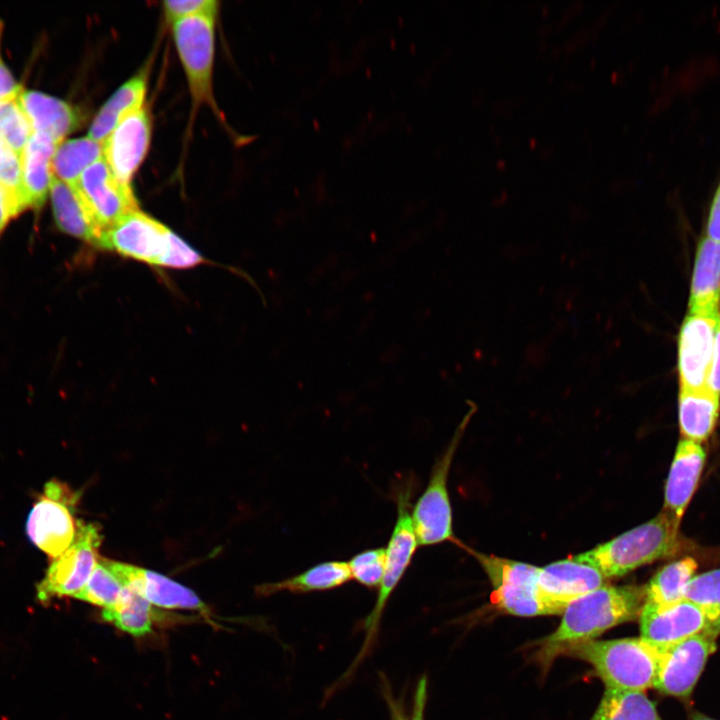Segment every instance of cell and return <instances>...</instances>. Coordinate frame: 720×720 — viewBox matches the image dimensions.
<instances>
[{"label": "cell", "mask_w": 720, "mask_h": 720, "mask_svg": "<svg viewBox=\"0 0 720 720\" xmlns=\"http://www.w3.org/2000/svg\"><path fill=\"white\" fill-rule=\"evenodd\" d=\"M0 184L4 185L17 195L29 208L25 199L21 181L20 155L0 135Z\"/></svg>", "instance_id": "obj_34"}, {"label": "cell", "mask_w": 720, "mask_h": 720, "mask_svg": "<svg viewBox=\"0 0 720 720\" xmlns=\"http://www.w3.org/2000/svg\"><path fill=\"white\" fill-rule=\"evenodd\" d=\"M717 637L715 634H702L661 648L654 688L666 695L688 698L708 657L716 649Z\"/></svg>", "instance_id": "obj_11"}, {"label": "cell", "mask_w": 720, "mask_h": 720, "mask_svg": "<svg viewBox=\"0 0 720 720\" xmlns=\"http://www.w3.org/2000/svg\"><path fill=\"white\" fill-rule=\"evenodd\" d=\"M79 494L57 480L49 481L27 519L30 540L50 558L62 554L73 542L79 520L75 519Z\"/></svg>", "instance_id": "obj_7"}, {"label": "cell", "mask_w": 720, "mask_h": 720, "mask_svg": "<svg viewBox=\"0 0 720 720\" xmlns=\"http://www.w3.org/2000/svg\"><path fill=\"white\" fill-rule=\"evenodd\" d=\"M684 599L700 605L720 620V568L695 575L685 589Z\"/></svg>", "instance_id": "obj_33"}, {"label": "cell", "mask_w": 720, "mask_h": 720, "mask_svg": "<svg viewBox=\"0 0 720 720\" xmlns=\"http://www.w3.org/2000/svg\"><path fill=\"white\" fill-rule=\"evenodd\" d=\"M123 589V584L104 559L99 558L90 578L75 598L108 609L116 603Z\"/></svg>", "instance_id": "obj_30"}, {"label": "cell", "mask_w": 720, "mask_h": 720, "mask_svg": "<svg viewBox=\"0 0 720 720\" xmlns=\"http://www.w3.org/2000/svg\"><path fill=\"white\" fill-rule=\"evenodd\" d=\"M381 690L390 713V720H407L401 699L396 698L385 675L381 674Z\"/></svg>", "instance_id": "obj_40"}, {"label": "cell", "mask_w": 720, "mask_h": 720, "mask_svg": "<svg viewBox=\"0 0 720 720\" xmlns=\"http://www.w3.org/2000/svg\"><path fill=\"white\" fill-rule=\"evenodd\" d=\"M604 582L597 569L569 558L540 567L537 586L546 600L565 610L569 603L604 586Z\"/></svg>", "instance_id": "obj_16"}, {"label": "cell", "mask_w": 720, "mask_h": 720, "mask_svg": "<svg viewBox=\"0 0 720 720\" xmlns=\"http://www.w3.org/2000/svg\"><path fill=\"white\" fill-rule=\"evenodd\" d=\"M706 237L720 242V182L709 209L706 222Z\"/></svg>", "instance_id": "obj_39"}, {"label": "cell", "mask_w": 720, "mask_h": 720, "mask_svg": "<svg viewBox=\"0 0 720 720\" xmlns=\"http://www.w3.org/2000/svg\"><path fill=\"white\" fill-rule=\"evenodd\" d=\"M720 415V395L708 388L680 390L679 428L682 439L701 443L713 433Z\"/></svg>", "instance_id": "obj_23"}, {"label": "cell", "mask_w": 720, "mask_h": 720, "mask_svg": "<svg viewBox=\"0 0 720 720\" xmlns=\"http://www.w3.org/2000/svg\"><path fill=\"white\" fill-rule=\"evenodd\" d=\"M147 81L148 73L142 70L119 87L95 115L88 136L103 143L123 118L142 108Z\"/></svg>", "instance_id": "obj_22"}, {"label": "cell", "mask_w": 720, "mask_h": 720, "mask_svg": "<svg viewBox=\"0 0 720 720\" xmlns=\"http://www.w3.org/2000/svg\"><path fill=\"white\" fill-rule=\"evenodd\" d=\"M719 316L688 313L678 337L680 390L707 388Z\"/></svg>", "instance_id": "obj_13"}, {"label": "cell", "mask_w": 720, "mask_h": 720, "mask_svg": "<svg viewBox=\"0 0 720 720\" xmlns=\"http://www.w3.org/2000/svg\"><path fill=\"white\" fill-rule=\"evenodd\" d=\"M73 188L105 232L123 216L139 209L131 185L120 182L103 157L80 175Z\"/></svg>", "instance_id": "obj_12"}, {"label": "cell", "mask_w": 720, "mask_h": 720, "mask_svg": "<svg viewBox=\"0 0 720 720\" xmlns=\"http://www.w3.org/2000/svg\"><path fill=\"white\" fill-rule=\"evenodd\" d=\"M103 157V143L89 136L63 140L52 158L53 175L74 186L80 175Z\"/></svg>", "instance_id": "obj_27"}, {"label": "cell", "mask_w": 720, "mask_h": 720, "mask_svg": "<svg viewBox=\"0 0 720 720\" xmlns=\"http://www.w3.org/2000/svg\"><path fill=\"white\" fill-rule=\"evenodd\" d=\"M707 388L720 395V320L715 335L713 356L707 379Z\"/></svg>", "instance_id": "obj_38"}, {"label": "cell", "mask_w": 720, "mask_h": 720, "mask_svg": "<svg viewBox=\"0 0 720 720\" xmlns=\"http://www.w3.org/2000/svg\"><path fill=\"white\" fill-rule=\"evenodd\" d=\"M104 561L124 587L133 589L152 605L208 612L206 605L192 590L164 575L126 563Z\"/></svg>", "instance_id": "obj_15"}, {"label": "cell", "mask_w": 720, "mask_h": 720, "mask_svg": "<svg viewBox=\"0 0 720 720\" xmlns=\"http://www.w3.org/2000/svg\"><path fill=\"white\" fill-rule=\"evenodd\" d=\"M49 195L57 227L70 236L102 248L105 230L96 222L77 191L54 176Z\"/></svg>", "instance_id": "obj_18"}, {"label": "cell", "mask_w": 720, "mask_h": 720, "mask_svg": "<svg viewBox=\"0 0 720 720\" xmlns=\"http://www.w3.org/2000/svg\"><path fill=\"white\" fill-rule=\"evenodd\" d=\"M467 420L459 425L443 453L434 462L428 483L412 507V523L419 546L454 541L448 476Z\"/></svg>", "instance_id": "obj_6"}, {"label": "cell", "mask_w": 720, "mask_h": 720, "mask_svg": "<svg viewBox=\"0 0 720 720\" xmlns=\"http://www.w3.org/2000/svg\"><path fill=\"white\" fill-rule=\"evenodd\" d=\"M644 601L645 585H604L575 599L563 611L558 628L543 641L542 662L547 665L567 646L594 639L614 626L634 620Z\"/></svg>", "instance_id": "obj_1"}, {"label": "cell", "mask_w": 720, "mask_h": 720, "mask_svg": "<svg viewBox=\"0 0 720 720\" xmlns=\"http://www.w3.org/2000/svg\"><path fill=\"white\" fill-rule=\"evenodd\" d=\"M493 603L506 613L516 616L562 614L563 609L546 600L536 585H498L493 587Z\"/></svg>", "instance_id": "obj_29"}, {"label": "cell", "mask_w": 720, "mask_h": 720, "mask_svg": "<svg viewBox=\"0 0 720 720\" xmlns=\"http://www.w3.org/2000/svg\"><path fill=\"white\" fill-rule=\"evenodd\" d=\"M33 130L22 110L19 97L0 103V135L21 155Z\"/></svg>", "instance_id": "obj_31"}, {"label": "cell", "mask_w": 720, "mask_h": 720, "mask_svg": "<svg viewBox=\"0 0 720 720\" xmlns=\"http://www.w3.org/2000/svg\"><path fill=\"white\" fill-rule=\"evenodd\" d=\"M590 720H662L655 704L641 691L607 689Z\"/></svg>", "instance_id": "obj_28"}, {"label": "cell", "mask_w": 720, "mask_h": 720, "mask_svg": "<svg viewBox=\"0 0 720 720\" xmlns=\"http://www.w3.org/2000/svg\"><path fill=\"white\" fill-rule=\"evenodd\" d=\"M151 139V119L144 106L133 111L103 142V158L123 184L131 180L146 156Z\"/></svg>", "instance_id": "obj_14"}, {"label": "cell", "mask_w": 720, "mask_h": 720, "mask_svg": "<svg viewBox=\"0 0 720 720\" xmlns=\"http://www.w3.org/2000/svg\"><path fill=\"white\" fill-rule=\"evenodd\" d=\"M413 495L414 484L411 479H404L394 488L397 515L391 536L385 548L386 557L383 579L378 588L375 604L363 621L362 628L365 636L362 646L349 668L337 682H335L334 686L337 689L349 681L362 661L373 649L387 602L403 578L419 546L411 516Z\"/></svg>", "instance_id": "obj_3"}, {"label": "cell", "mask_w": 720, "mask_h": 720, "mask_svg": "<svg viewBox=\"0 0 720 720\" xmlns=\"http://www.w3.org/2000/svg\"><path fill=\"white\" fill-rule=\"evenodd\" d=\"M215 19L212 15L184 18L172 24V33L194 108L205 105L220 116L213 93Z\"/></svg>", "instance_id": "obj_5"}, {"label": "cell", "mask_w": 720, "mask_h": 720, "mask_svg": "<svg viewBox=\"0 0 720 720\" xmlns=\"http://www.w3.org/2000/svg\"><path fill=\"white\" fill-rule=\"evenodd\" d=\"M705 459L701 443L682 438L678 442L665 485L663 511L680 522L696 490Z\"/></svg>", "instance_id": "obj_17"}, {"label": "cell", "mask_w": 720, "mask_h": 720, "mask_svg": "<svg viewBox=\"0 0 720 720\" xmlns=\"http://www.w3.org/2000/svg\"><path fill=\"white\" fill-rule=\"evenodd\" d=\"M61 142L34 132L21 152L22 189L29 208L41 207L50 191L52 158Z\"/></svg>", "instance_id": "obj_21"}, {"label": "cell", "mask_w": 720, "mask_h": 720, "mask_svg": "<svg viewBox=\"0 0 720 720\" xmlns=\"http://www.w3.org/2000/svg\"><path fill=\"white\" fill-rule=\"evenodd\" d=\"M688 307L689 313L720 315V242L706 236L697 245Z\"/></svg>", "instance_id": "obj_19"}, {"label": "cell", "mask_w": 720, "mask_h": 720, "mask_svg": "<svg viewBox=\"0 0 720 720\" xmlns=\"http://www.w3.org/2000/svg\"><path fill=\"white\" fill-rule=\"evenodd\" d=\"M386 551L384 547L370 548L355 554L348 566L351 578L368 589H377L384 575Z\"/></svg>", "instance_id": "obj_32"}, {"label": "cell", "mask_w": 720, "mask_h": 720, "mask_svg": "<svg viewBox=\"0 0 720 720\" xmlns=\"http://www.w3.org/2000/svg\"><path fill=\"white\" fill-rule=\"evenodd\" d=\"M348 562L324 561L277 582L260 585L257 592L263 596L279 592L305 594L338 588L351 580Z\"/></svg>", "instance_id": "obj_24"}, {"label": "cell", "mask_w": 720, "mask_h": 720, "mask_svg": "<svg viewBox=\"0 0 720 720\" xmlns=\"http://www.w3.org/2000/svg\"><path fill=\"white\" fill-rule=\"evenodd\" d=\"M427 677L424 675L422 676L416 686L413 701H412V709L409 719L407 720H425V707L427 702Z\"/></svg>", "instance_id": "obj_41"}, {"label": "cell", "mask_w": 720, "mask_h": 720, "mask_svg": "<svg viewBox=\"0 0 720 720\" xmlns=\"http://www.w3.org/2000/svg\"><path fill=\"white\" fill-rule=\"evenodd\" d=\"M2 30L3 24L0 20V43ZM22 91V86L17 83L12 73L3 61L0 50V103L18 98Z\"/></svg>", "instance_id": "obj_37"}, {"label": "cell", "mask_w": 720, "mask_h": 720, "mask_svg": "<svg viewBox=\"0 0 720 720\" xmlns=\"http://www.w3.org/2000/svg\"><path fill=\"white\" fill-rule=\"evenodd\" d=\"M19 103L33 133L46 134L58 142L75 131L81 121L71 104L43 92L23 89Z\"/></svg>", "instance_id": "obj_20"}, {"label": "cell", "mask_w": 720, "mask_h": 720, "mask_svg": "<svg viewBox=\"0 0 720 720\" xmlns=\"http://www.w3.org/2000/svg\"><path fill=\"white\" fill-rule=\"evenodd\" d=\"M173 235L174 232L167 226L138 209L107 229L102 248L163 267Z\"/></svg>", "instance_id": "obj_10"}, {"label": "cell", "mask_w": 720, "mask_h": 720, "mask_svg": "<svg viewBox=\"0 0 720 720\" xmlns=\"http://www.w3.org/2000/svg\"><path fill=\"white\" fill-rule=\"evenodd\" d=\"M639 616L641 638L660 648L697 635L720 634V620L686 599L662 607L644 604Z\"/></svg>", "instance_id": "obj_9"}, {"label": "cell", "mask_w": 720, "mask_h": 720, "mask_svg": "<svg viewBox=\"0 0 720 720\" xmlns=\"http://www.w3.org/2000/svg\"><path fill=\"white\" fill-rule=\"evenodd\" d=\"M691 720H714V719L708 718L701 714H694L693 717L691 718Z\"/></svg>", "instance_id": "obj_42"}, {"label": "cell", "mask_w": 720, "mask_h": 720, "mask_svg": "<svg viewBox=\"0 0 720 720\" xmlns=\"http://www.w3.org/2000/svg\"><path fill=\"white\" fill-rule=\"evenodd\" d=\"M697 562L685 557L662 567L645 585L644 604L662 607L684 599L685 589L695 576Z\"/></svg>", "instance_id": "obj_26"}, {"label": "cell", "mask_w": 720, "mask_h": 720, "mask_svg": "<svg viewBox=\"0 0 720 720\" xmlns=\"http://www.w3.org/2000/svg\"><path fill=\"white\" fill-rule=\"evenodd\" d=\"M679 527L680 521L662 511L650 521L571 558L597 569L605 579L624 576L677 554L683 546Z\"/></svg>", "instance_id": "obj_2"}, {"label": "cell", "mask_w": 720, "mask_h": 720, "mask_svg": "<svg viewBox=\"0 0 720 720\" xmlns=\"http://www.w3.org/2000/svg\"><path fill=\"white\" fill-rule=\"evenodd\" d=\"M569 654L588 662L607 689L641 691L654 687L661 648L643 638L587 640L567 646Z\"/></svg>", "instance_id": "obj_4"}, {"label": "cell", "mask_w": 720, "mask_h": 720, "mask_svg": "<svg viewBox=\"0 0 720 720\" xmlns=\"http://www.w3.org/2000/svg\"><path fill=\"white\" fill-rule=\"evenodd\" d=\"M101 541L102 535L97 524L79 520L72 544L53 559L38 585V598L48 601L54 597H76L98 563Z\"/></svg>", "instance_id": "obj_8"}, {"label": "cell", "mask_w": 720, "mask_h": 720, "mask_svg": "<svg viewBox=\"0 0 720 720\" xmlns=\"http://www.w3.org/2000/svg\"><path fill=\"white\" fill-rule=\"evenodd\" d=\"M162 4L167 21L173 24L192 16H217L219 3L215 0H168Z\"/></svg>", "instance_id": "obj_35"}, {"label": "cell", "mask_w": 720, "mask_h": 720, "mask_svg": "<svg viewBox=\"0 0 720 720\" xmlns=\"http://www.w3.org/2000/svg\"><path fill=\"white\" fill-rule=\"evenodd\" d=\"M102 617L119 630L135 637L150 633L159 614L152 604L131 588L124 587L116 603L103 609Z\"/></svg>", "instance_id": "obj_25"}, {"label": "cell", "mask_w": 720, "mask_h": 720, "mask_svg": "<svg viewBox=\"0 0 720 720\" xmlns=\"http://www.w3.org/2000/svg\"><path fill=\"white\" fill-rule=\"evenodd\" d=\"M26 209L19 195L0 184V236L8 223Z\"/></svg>", "instance_id": "obj_36"}]
</instances>
